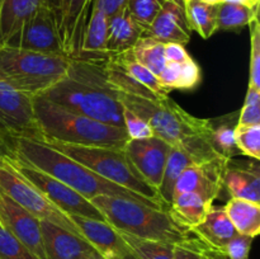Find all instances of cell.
I'll return each mask as SVG.
<instances>
[{"mask_svg": "<svg viewBox=\"0 0 260 259\" xmlns=\"http://www.w3.org/2000/svg\"><path fill=\"white\" fill-rule=\"evenodd\" d=\"M5 140L12 156L29 163L33 167L52 175L56 179L61 180L74 190L80 193L86 200L90 201L96 196H114V197L135 200L159 210H167L159 203L152 202L132 190L104 179L88 167L75 161L68 155L48 146L45 142L38 140L22 139V137Z\"/></svg>", "mask_w": 260, "mask_h": 259, "instance_id": "1", "label": "cell"}, {"mask_svg": "<svg viewBox=\"0 0 260 259\" xmlns=\"http://www.w3.org/2000/svg\"><path fill=\"white\" fill-rule=\"evenodd\" d=\"M41 96L103 123L124 128L123 106L106 84L103 62L71 60L69 75Z\"/></svg>", "mask_w": 260, "mask_h": 259, "instance_id": "2", "label": "cell"}, {"mask_svg": "<svg viewBox=\"0 0 260 259\" xmlns=\"http://www.w3.org/2000/svg\"><path fill=\"white\" fill-rule=\"evenodd\" d=\"M35 111L42 142L124 149L128 141L124 128L96 121L41 95L35 96Z\"/></svg>", "mask_w": 260, "mask_h": 259, "instance_id": "3", "label": "cell"}, {"mask_svg": "<svg viewBox=\"0 0 260 259\" xmlns=\"http://www.w3.org/2000/svg\"><path fill=\"white\" fill-rule=\"evenodd\" d=\"M90 201L103 213L107 222L121 233L173 245L193 238L168 210H159L135 200L114 196H96Z\"/></svg>", "mask_w": 260, "mask_h": 259, "instance_id": "4", "label": "cell"}, {"mask_svg": "<svg viewBox=\"0 0 260 259\" xmlns=\"http://www.w3.org/2000/svg\"><path fill=\"white\" fill-rule=\"evenodd\" d=\"M71 58L0 46V81L37 96L69 75Z\"/></svg>", "mask_w": 260, "mask_h": 259, "instance_id": "5", "label": "cell"}, {"mask_svg": "<svg viewBox=\"0 0 260 259\" xmlns=\"http://www.w3.org/2000/svg\"><path fill=\"white\" fill-rule=\"evenodd\" d=\"M116 96L122 106L142 117L151 126L155 136L170 146L180 147L192 137L212 132L213 122L211 119L188 113L170 98L151 101L124 93H116Z\"/></svg>", "mask_w": 260, "mask_h": 259, "instance_id": "6", "label": "cell"}, {"mask_svg": "<svg viewBox=\"0 0 260 259\" xmlns=\"http://www.w3.org/2000/svg\"><path fill=\"white\" fill-rule=\"evenodd\" d=\"M45 144L68 155L75 161L85 165L98 175L103 177L104 179L132 190L167 208L160 201L156 190L151 185L147 184L139 174V172L135 169L123 149L80 146V145L62 144V142L56 141H46Z\"/></svg>", "mask_w": 260, "mask_h": 259, "instance_id": "7", "label": "cell"}, {"mask_svg": "<svg viewBox=\"0 0 260 259\" xmlns=\"http://www.w3.org/2000/svg\"><path fill=\"white\" fill-rule=\"evenodd\" d=\"M0 190L40 221H50L66 230L83 235L70 216L53 205L17 169L9 152L0 155Z\"/></svg>", "mask_w": 260, "mask_h": 259, "instance_id": "8", "label": "cell"}, {"mask_svg": "<svg viewBox=\"0 0 260 259\" xmlns=\"http://www.w3.org/2000/svg\"><path fill=\"white\" fill-rule=\"evenodd\" d=\"M42 140L35 111V96L0 81V139Z\"/></svg>", "mask_w": 260, "mask_h": 259, "instance_id": "9", "label": "cell"}, {"mask_svg": "<svg viewBox=\"0 0 260 259\" xmlns=\"http://www.w3.org/2000/svg\"><path fill=\"white\" fill-rule=\"evenodd\" d=\"M12 159L17 169L32 184H35L53 205L57 206L61 211L68 213L69 216L78 215L84 216V217L106 221L103 213L91 203V201L86 200L85 197H83L80 193L74 190L68 184L56 179L52 175L42 172L38 168L33 167L29 163L23 161V160L17 159L14 156H12Z\"/></svg>", "mask_w": 260, "mask_h": 259, "instance_id": "10", "label": "cell"}, {"mask_svg": "<svg viewBox=\"0 0 260 259\" xmlns=\"http://www.w3.org/2000/svg\"><path fill=\"white\" fill-rule=\"evenodd\" d=\"M4 46L68 57L61 45L55 13L43 5L20 25Z\"/></svg>", "mask_w": 260, "mask_h": 259, "instance_id": "11", "label": "cell"}, {"mask_svg": "<svg viewBox=\"0 0 260 259\" xmlns=\"http://www.w3.org/2000/svg\"><path fill=\"white\" fill-rule=\"evenodd\" d=\"M170 147L164 140L154 136L145 140H128L123 150L142 179L157 192Z\"/></svg>", "mask_w": 260, "mask_h": 259, "instance_id": "12", "label": "cell"}, {"mask_svg": "<svg viewBox=\"0 0 260 259\" xmlns=\"http://www.w3.org/2000/svg\"><path fill=\"white\" fill-rule=\"evenodd\" d=\"M231 160L216 157L210 161L192 164L184 169L178 178L174 193L196 192L212 203L220 196L223 188V175Z\"/></svg>", "mask_w": 260, "mask_h": 259, "instance_id": "13", "label": "cell"}, {"mask_svg": "<svg viewBox=\"0 0 260 259\" xmlns=\"http://www.w3.org/2000/svg\"><path fill=\"white\" fill-rule=\"evenodd\" d=\"M0 223L38 259L46 258L40 220L0 190Z\"/></svg>", "mask_w": 260, "mask_h": 259, "instance_id": "14", "label": "cell"}, {"mask_svg": "<svg viewBox=\"0 0 260 259\" xmlns=\"http://www.w3.org/2000/svg\"><path fill=\"white\" fill-rule=\"evenodd\" d=\"M84 238L104 259H139L117 229L107 221L70 215Z\"/></svg>", "mask_w": 260, "mask_h": 259, "instance_id": "15", "label": "cell"}, {"mask_svg": "<svg viewBox=\"0 0 260 259\" xmlns=\"http://www.w3.org/2000/svg\"><path fill=\"white\" fill-rule=\"evenodd\" d=\"M94 0H63L57 17V30L65 55L76 60Z\"/></svg>", "mask_w": 260, "mask_h": 259, "instance_id": "16", "label": "cell"}, {"mask_svg": "<svg viewBox=\"0 0 260 259\" xmlns=\"http://www.w3.org/2000/svg\"><path fill=\"white\" fill-rule=\"evenodd\" d=\"M190 32L183 3L179 0H165L155 19L145 29L144 36L162 43L175 42L185 46L192 38Z\"/></svg>", "mask_w": 260, "mask_h": 259, "instance_id": "17", "label": "cell"}, {"mask_svg": "<svg viewBox=\"0 0 260 259\" xmlns=\"http://www.w3.org/2000/svg\"><path fill=\"white\" fill-rule=\"evenodd\" d=\"M43 250L47 259H80L94 251L83 235L69 231L50 221H40Z\"/></svg>", "mask_w": 260, "mask_h": 259, "instance_id": "18", "label": "cell"}, {"mask_svg": "<svg viewBox=\"0 0 260 259\" xmlns=\"http://www.w3.org/2000/svg\"><path fill=\"white\" fill-rule=\"evenodd\" d=\"M189 233L205 245L220 251L238 235L223 206H212L205 218L193 226Z\"/></svg>", "mask_w": 260, "mask_h": 259, "instance_id": "19", "label": "cell"}, {"mask_svg": "<svg viewBox=\"0 0 260 259\" xmlns=\"http://www.w3.org/2000/svg\"><path fill=\"white\" fill-rule=\"evenodd\" d=\"M107 36H108V17L103 12L91 7L88 24L84 32L80 52L76 60L102 63L109 57L107 52Z\"/></svg>", "mask_w": 260, "mask_h": 259, "instance_id": "20", "label": "cell"}, {"mask_svg": "<svg viewBox=\"0 0 260 259\" xmlns=\"http://www.w3.org/2000/svg\"><path fill=\"white\" fill-rule=\"evenodd\" d=\"M142 36L144 29L132 19L127 8H124L108 18L107 52L111 56L129 50Z\"/></svg>", "mask_w": 260, "mask_h": 259, "instance_id": "21", "label": "cell"}, {"mask_svg": "<svg viewBox=\"0 0 260 259\" xmlns=\"http://www.w3.org/2000/svg\"><path fill=\"white\" fill-rule=\"evenodd\" d=\"M223 187L231 198H241L251 202H260V174L258 165L249 168H231L229 164L223 175Z\"/></svg>", "mask_w": 260, "mask_h": 259, "instance_id": "22", "label": "cell"}, {"mask_svg": "<svg viewBox=\"0 0 260 259\" xmlns=\"http://www.w3.org/2000/svg\"><path fill=\"white\" fill-rule=\"evenodd\" d=\"M212 203L196 192L175 193L169 206V212L182 228L188 231L205 218Z\"/></svg>", "mask_w": 260, "mask_h": 259, "instance_id": "23", "label": "cell"}, {"mask_svg": "<svg viewBox=\"0 0 260 259\" xmlns=\"http://www.w3.org/2000/svg\"><path fill=\"white\" fill-rule=\"evenodd\" d=\"M42 5V0H0V46Z\"/></svg>", "mask_w": 260, "mask_h": 259, "instance_id": "24", "label": "cell"}, {"mask_svg": "<svg viewBox=\"0 0 260 259\" xmlns=\"http://www.w3.org/2000/svg\"><path fill=\"white\" fill-rule=\"evenodd\" d=\"M226 213L240 235L255 238L260 233V205L241 198H230L225 206Z\"/></svg>", "mask_w": 260, "mask_h": 259, "instance_id": "25", "label": "cell"}, {"mask_svg": "<svg viewBox=\"0 0 260 259\" xmlns=\"http://www.w3.org/2000/svg\"><path fill=\"white\" fill-rule=\"evenodd\" d=\"M196 164L192 157L182 149V147L172 146L167 157V164H165L164 173H162V179L160 183V187L157 189L160 201L162 205L169 210V206L173 200V193H174L175 183L178 178L180 177L184 169L189 165Z\"/></svg>", "mask_w": 260, "mask_h": 259, "instance_id": "26", "label": "cell"}, {"mask_svg": "<svg viewBox=\"0 0 260 259\" xmlns=\"http://www.w3.org/2000/svg\"><path fill=\"white\" fill-rule=\"evenodd\" d=\"M108 58L112 62L116 63L117 66H119L122 70L126 71L131 78H134L140 84L150 89L160 101H165V99L169 98V93L159 83L157 76L135 60V57L132 56L131 48L123 51V52L111 55Z\"/></svg>", "mask_w": 260, "mask_h": 259, "instance_id": "27", "label": "cell"}, {"mask_svg": "<svg viewBox=\"0 0 260 259\" xmlns=\"http://www.w3.org/2000/svg\"><path fill=\"white\" fill-rule=\"evenodd\" d=\"M103 73L106 84L114 93H124L129 94V95L151 99V101H160L150 89L131 78L126 71L112 62L109 58H107L106 62H103Z\"/></svg>", "mask_w": 260, "mask_h": 259, "instance_id": "28", "label": "cell"}, {"mask_svg": "<svg viewBox=\"0 0 260 259\" xmlns=\"http://www.w3.org/2000/svg\"><path fill=\"white\" fill-rule=\"evenodd\" d=\"M184 12L190 30H196L203 40L212 37L217 29V5L200 0L184 3Z\"/></svg>", "mask_w": 260, "mask_h": 259, "instance_id": "29", "label": "cell"}, {"mask_svg": "<svg viewBox=\"0 0 260 259\" xmlns=\"http://www.w3.org/2000/svg\"><path fill=\"white\" fill-rule=\"evenodd\" d=\"M258 13L259 7L251 8L235 3H221L217 5V29H241L256 19Z\"/></svg>", "mask_w": 260, "mask_h": 259, "instance_id": "30", "label": "cell"}, {"mask_svg": "<svg viewBox=\"0 0 260 259\" xmlns=\"http://www.w3.org/2000/svg\"><path fill=\"white\" fill-rule=\"evenodd\" d=\"M131 52L137 62L149 69L156 76L167 63L164 56V43L147 36L139 38V41L131 48Z\"/></svg>", "mask_w": 260, "mask_h": 259, "instance_id": "31", "label": "cell"}, {"mask_svg": "<svg viewBox=\"0 0 260 259\" xmlns=\"http://www.w3.org/2000/svg\"><path fill=\"white\" fill-rule=\"evenodd\" d=\"M121 233V231H119ZM139 259H174V245L121 233Z\"/></svg>", "mask_w": 260, "mask_h": 259, "instance_id": "32", "label": "cell"}, {"mask_svg": "<svg viewBox=\"0 0 260 259\" xmlns=\"http://www.w3.org/2000/svg\"><path fill=\"white\" fill-rule=\"evenodd\" d=\"M234 137L239 152L255 161L260 160V124L240 126L236 124Z\"/></svg>", "mask_w": 260, "mask_h": 259, "instance_id": "33", "label": "cell"}, {"mask_svg": "<svg viewBox=\"0 0 260 259\" xmlns=\"http://www.w3.org/2000/svg\"><path fill=\"white\" fill-rule=\"evenodd\" d=\"M234 130H235V126L225 122L218 126L213 124L212 132H211V142L215 151L220 156L229 160H233L234 156L240 154L235 144Z\"/></svg>", "mask_w": 260, "mask_h": 259, "instance_id": "34", "label": "cell"}, {"mask_svg": "<svg viewBox=\"0 0 260 259\" xmlns=\"http://www.w3.org/2000/svg\"><path fill=\"white\" fill-rule=\"evenodd\" d=\"M165 0H127V10L132 19L144 29L149 28L160 12Z\"/></svg>", "mask_w": 260, "mask_h": 259, "instance_id": "35", "label": "cell"}, {"mask_svg": "<svg viewBox=\"0 0 260 259\" xmlns=\"http://www.w3.org/2000/svg\"><path fill=\"white\" fill-rule=\"evenodd\" d=\"M0 259H38L0 223Z\"/></svg>", "mask_w": 260, "mask_h": 259, "instance_id": "36", "label": "cell"}, {"mask_svg": "<svg viewBox=\"0 0 260 259\" xmlns=\"http://www.w3.org/2000/svg\"><path fill=\"white\" fill-rule=\"evenodd\" d=\"M250 70L249 86L260 89V24L259 19L250 23Z\"/></svg>", "mask_w": 260, "mask_h": 259, "instance_id": "37", "label": "cell"}, {"mask_svg": "<svg viewBox=\"0 0 260 259\" xmlns=\"http://www.w3.org/2000/svg\"><path fill=\"white\" fill-rule=\"evenodd\" d=\"M123 124L128 140H145L155 136L151 126L126 107H123Z\"/></svg>", "mask_w": 260, "mask_h": 259, "instance_id": "38", "label": "cell"}, {"mask_svg": "<svg viewBox=\"0 0 260 259\" xmlns=\"http://www.w3.org/2000/svg\"><path fill=\"white\" fill-rule=\"evenodd\" d=\"M236 124L240 126L260 124V89L248 86L245 102Z\"/></svg>", "mask_w": 260, "mask_h": 259, "instance_id": "39", "label": "cell"}, {"mask_svg": "<svg viewBox=\"0 0 260 259\" xmlns=\"http://www.w3.org/2000/svg\"><path fill=\"white\" fill-rule=\"evenodd\" d=\"M202 79L201 68L192 57L180 63L179 79H178V90H192L198 86Z\"/></svg>", "mask_w": 260, "mask_h": 259, "instance_id": "40", "label": "cell"}, {"mask_svg": "<svg viewBox=\"0 0 260 259\" xmlns=\"http://www.w3.org/2000/svg\"><path fill=\"white\" fill-rule=\"evenodd\" d=\"M251 244H253V238L238 234L223 248L222 251L228 256V259H249Z\"/></svg>", "mask_w": 260, "mask_h": 259, "instance_id": "41", "label": "cell"}, {"mask_svg": "<svg viewBox=\"0 0 260 259\" xmlns=\"http://www.w3.org/2000/svg\"><path fill=\"white\" fill-rule=\"evenodd\" d=\"M179 73L180 63L167 62L165 63L164 69H162V70L160 71L159 75H157L159 83L161 84V86L168 91V93H170L172 90H175V89H177Z\"/></svg>", "mask_w": 260, "mask_h": 259, "instance_id": "42", "label": "cell"}, {"mask_svg": "<svg viewBox=\"0 0 260 259\" xmlns=\"http://www.w3.org/2000/svg\"><path fill=\"white\" fill-rule=\"evenodd\" d=\"M198 243L200 241L193 236L185 243L174 245V259H202Z\"/></svg>", "mask_w": 260, "mask_h": 259, "instance_id": "43", "label": "cell"}, {"mask_svg": "<svg viewBox=\"0 0 260 259\" xmlns=\"http://www.w3.org/2000/svg\"><path fill=\"white\" fill-rule=\"evenodd\" d=\"M164 56L167 62L177 63H183L190 57L189 53L185 50V46L175 42L164 43Z\"/></svg>", "mask_w": 260, "mask_h": 259, "instance_id": "44", "label": "cell"}, {"mask_svg": "<svg viewBox=\"0 0 260 259\" xmlns=\"http://www.w3.org/2000/svg\"><path fill=\"white\" fill-rule=\"evenodd\" d=\"M93 5L109 18L126 8L127 0H94Z\"/></svg>", "mask_w": 260, "mask_h": 259, "instance_id": "45", "label": "cell"}, {"mask_svg": "<svg viewBox=\"0 0 260 259\" xmlns=\"http://www.w3.org/2000/svg\"><path fill=\"white\" fill-rule=\"evenodd\" d=\"M198 245H200V250H201V254H202V259H228V256L225 255V253H223V251L216 250V249L210 248V246L205 245V244L201 243V241L198 243Z\"/></svg>", "mask_w": 260, "mask_h": 259, "instance_id": "46", "label": "cell"}, {"mask_svg": "<svg viewBox=\"0 0 260 259\" xmlns=\"http://www.w3.org/2000/svg\"><path fill=\"white\" fill-rule=\"evenodd\" d=\"M62 4H63V0H42L43 7L48 8L51 12L55 13L56 19H57L58 14H60L61 8H62Z\"/></svg>", "mask_w": 260, "mask_h": 259, "instance_id": "47", "label": "cell"}, {"mask_svg": "<svg viewBox=\"0 0 260 259\" xmlns=\"http://www.w3.org/2000/svg\"><path fill=\"white\" fill-rule=\"evenodd\" d=\"M80 259H104V258L98 253V251L94 250V251H90V253L85 254V255H83Z\"/></svg>", "mask_w": 260, "mask_h": 259, "instance_id": "48", "label": "cell"}, {"mask_svg": "<svg viewBox=\"0 0 260 259\" xmlns=\"http://www.w3.org/2000/svg\"><path fill=\"white\" fill-rule=\"evenodd\" d=\"M9 152V146L7 144V140L0 139V155L8 154Z\"/></svg>", "mask_w": 260, "mask_h": 259, "instance_id": "49", "label": "cell"}, {"mask_svg": "<svg viewBox=\"0 0 260 259\" xmlns=\"http://www.w3.org/2000/svg\"><path fill=\"white\" fill-rule=\"evenodd\" d=\"M200 2L206 3V4H210V5H218L222 3V0H200Z\"/></svg>", "mask_w": 260, "mask_h": 259, "instance_id": "50", "label": "cell"}, {"mask_svg": "<svg viewBox=\"0 0 260 259\" xmlns=\"http://www.w3.org/2000/svg\"><path fill=\"white\" fill-rule=\"evenodd\" d=\"M188 2H193V0H183V4H184V3H188Z\"/></svg>", "mask_w": 260, "mask_h": 259, "instance_id": "51", "label": "cell"}]
</instances>
